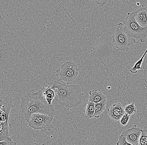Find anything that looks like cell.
Wrapping results in <instances>:
<instances>
[{
    "label": "cell",
    "instance_id": "cell-1",
    "mask_svg": "<svg viewBox=\"0 0 147 145\" xmlns=\"http://www.w3.org/2000/svg\"><path fill=\"white\" fill-rule=\"evenodd\" d=\"M20 107L28 123L34 114H42L53 118L55 115L54 106L47 102L41 89L34 93L25 94L21 98Z\"/></svg>",
    "mask_w": 147,
    "mask_h": 145
},
{
    "label": "cell",
    "instance_id": "cell-2",
    "mask_svg": "<svg viewBox=\"0 0 147 145\" xmlns=\"http://www.w3.org/2000/svg\"><path fill=\"white\" fill-rule=\"evenodd\" d=\"M51 88L55 92V100L62 106L75 108L81 104L84 94L78 84H66L55 81Z\"/></svg>",
    "mask_w": 147,
    "mask_h": 145
},
{
    "label": "cell",
    "instance_id": "cell-3",
    "mask_svg": "<svg viewBox=\"0 0 147 145\" xmlns=\"http://www.w3.org/2000/svg\"><path fill=\"white\" fill-rule=\"evenodd\" d=\"M135 16V11L127 13L124 22L125 30L136 40L145 43L147 40V26H141L137 22Z\"/></svg>",
    "mask_w": 147,
    "mask_h": 145
},
{
    "label": "cell",
    "instance_id": "cell-4",
    "mask_svg": "<svg viewBox=\"0 0 147 145\" xmlns=\"http://www.w3.org/2000/svg\"><path fill=\"white\" fill-rule=\"evenodd\" d=\"M112 43L119 52H125L128 51L129 47L136 43L133 38L126 32L125 24L119 23L117 25L114 34L112 36Z\"/></svg>",
    "mask_w": 147,
    "mask_h": 145
},
{
    "label": "cell",
    "instance_id": "cell-5",
    "mask_svg": "<svg viewBox=\"0 0 147 145\" xmlns=\"http://www.w3.org/2000/svg\"><path fill=\"white\" fill-rule=\"evenodd\" d=\"M80 69L76 63L71 60H68L62 64L60 69L57 70L59 77L58 81H62L67 84L74 81L80 74Z\"/></svg>",
    "mask_w": 147,
    "mask_h": 145
},
{
    "label": "cell",
    "instance_id": "cell-6",
    "mask_svg": "<svg viewBox=\"0 0 147 145\" xmlns=\"http://www.w3.org/2000/svg\"><path fill=\"white\" fill-rule=\"evenodd\" d=\"M53 118L46 115L34 114L30 118L28 125L35 130H41L42 132L50 131L53 127L51 123Z\"/></svg>",
    "mask_w": 147,
    "mask_h": 145
},
{
    "label": "cell",
    "instance_id": "cell-7",
    "mask_svg": "<svg viewBox=\"0 0 147 145\" xmlns=\"http://www.w3.org/2000/svg\"><path fill=\"white\" fill-rule=\"evenodd\" d=\"M15 106L10 98L3 96L0 100V117L1 123H9V117L11 110Z\"/></svg>",
    "mask_w": 147,
    "mask_h": 145
},
{
    "label": "cell",
    "instance_id": "cell-8",
    "mask_svg": "<svg viewBox=\"0 0 147 145\" xmlns=\"http://www.w3.org/2000/svg\"><path fill=\"white\" fill-rule=\"evenodd\" d=\"M142 129L136 125L123 131L121 135L126 138L127 142L133 145H138Z\"/></svg>",
    "mask_w": 147,
    "mask_h": 145
},
{
    "label": "cell",
    "instance_id": "cell-9",
    "mask_svg": "<svg viewBox=\"0 0 147 145\" xmlns=\"http://www.w3.org/2000/svg\"><path fill=\"white\" fill-rule=\"evenodd\" d=\"M108 116L115 121H120L125 113V108L120 102L114 104L107 111Z\"/></svg>",
    "mask_w": 147,
    "mask_h": 145
},
{
    "label": "cell",
    "instance_id": "cell-10",
    "mask_svg": "<svg viewBox=\"0 0 147 145\" xmlns=\"http://www.w3.org/2000/svg\"><path fill=\"white\" fill-rule=\"evenodd\" d=\"M136 13V20L138 23L142 27L147 26V5H142Z\"/></svg>",
    "mask_w": 147,
    "mask_h": 145
},
{
    "label": "cell",
    "instance_id": "cell-11",
    "mask_svg": "<svg viewBox=\"0 0 147 145\" xmlns=\"http://www.w3.org/2000/svg\"><path fill=\"white\" fill-rule=\"evenodd\" d=\"M11 126L9 123H0V141H13L11 138Z\"/></svg>",
    "mask_w": 147,
    "mask_h": 145
},
{
    "label": "cell",
    "instance_id": "cell-12",
    "mask_svg": "<svg viewBox=\"0 0 147 145\" xmlns=\"http://www.w3.org/2000/svg\"><path fill=\"white\" fill-rule=\"evenodd\" d=\"M89 98L88 101L96 104L107 100L106 97L104 94L101 92L95 90H93L89 92Z\"/></svg>",
    "mask_w": 147,
    "mask_h": 145
},
{
    "label": "cell",
    "instance_id": "cell-13",
    "mask_svg": "<svg viewBox=\"0 0 147 145\" xmlns=\"http://www.w3.org/2000/svg\"><path fill=\"white\" fill-rule=\"evenodd\" d=\"M43 91V95L47 102L49 105H52V101L55 99V92L51 88L50 85H49L47 88H42L41 89Z\"/></svg>",
    "mask_w": 147,
    "mask_h": 145
},
{
    "label": "cell",
    "instance_id": "cell-14",
    "mask_svg": "<svg viewBox=\"0 0 147 145\" xmlns=\"http://www.w3.org/2000/svg\"><path fill=\"white\" fill-rule=\"evenodd\" d=\"M84 113L85 118L87 120L94 118L95 113V103L88 101Z\"/></svg>",
    "mask_w": 147,
    "mask_h": 145
},
{
    "label": "cell",
    "instance_id": "cell-15",
    "mask_svg": "<svg viewBox=\"0 0 147 145\" xmlns=\"http://www.w3.org/2000/svg\"><path fill=\"white\" fill-rule=\"evenodd\" d=\"M107 100L103 101L101 102L95 104V118L100 117L101 115L103 113L106 108Z\"/></svg>",
    "mask_w": 147,
    "mask_h": 145
},
{
    "label": "cell",
    "instance_id": "cell-16",
    "mask_svg": "<svg viewBox=\"0 0 147 145\" xmlns=\"http://www.w3.org/2000/svg\"><path fill=\"white\" fill-rule=\"evenodd\" d=\"M147 54V48L144 52V54L142 57L140 58V59L139 60H138L134 66L130 69V72H131L132 74H136L137 73L138 70H141L142 69V64L143 62V60H144V58L146 56V55Z\"/></svg>",
    "mask_w": 147,
    "mask_h": 145
},
{
    "label": "cell",
    "instance_id": "cell-17",
    "mask_svg": "<svg viewBox=\"0 0 147 145\" xmlns=\"http://www.w3.org/2000/svg\"><path fill=\"white\" fill-rule=\"evenodd\" d=\"M136 108L134 103L127 105L125 108V113L130 115L134 114H136Z\"/></svg>",
    "mask_w": 147,
    "mask_h": 145
},
{
    "label": "cell",
    "instance_id": "cell-18",
    "mask_svg": "<svg viewBox=\"0 0 147 145\" xmlns=\"http://www.w3.org/2000/svg\"><path fill=\"white\" fill-rule=\"evenodd\" d=\"M138 145H147V130H142Z\"/></svg>",
    "mask_w": 147,
    "mask_h": 145
},
{
    "label": "cell",
    "instance_id": "cell-19",
    "mask_svg": "<svg viewBox=\"0 0 147 145\" xmlns=\"http://www.w3.org/2000/svg\"><path fill=\"white\" fill-rule=\"evenodd\" d=\"M131 115L125 113L123 115L120 120V124L122 126H125L128 124Z\"/></svg>",
    "mask_w": 147,
    "mask_h": 145
},
{
    "label": "cell",
    "instance_id": "cell-20",
    "mask_svg": "<svg viewBox=\"0 0 147 145\" xmlns=\"http://www.w3.org/2000/svg\"><path fill=\"white\" fill-rule=\"evenodd\" d=\"M116 144L117 145H133L127 142L126 138L121 135H120L118 138V140Z\"/></svg>",
    "mask_w": 147,
    "mask_h": 145
},
{
    "label": "cell",
    "instance_id": "cell-21",
    "mask_svg": "<svg viewBox=\"0 0 147 145\" xmlns=\"http://www.w3.org/2000/svg\"><path fill=\"white\" fill-rule=\"evenodd\" d=\"M16 143L13 141H0V145H16Z\"/></svg>",
    "mask_w": 147,
    "mask_h": 145
},
{
    "label": "cell",
    "instance_id": "cell-22",
    "mask_svg": "<svg viewBox=\"0 0 147 145\" xmlns=\"http://www.w3.org/2000/svg\"><path fill=\"white\" fill-rule=\"evenodd\" d=\"M107 2V1H97V4L103 6L105 4H106Z\"/></svg>",
    "mask_w": 147,
    "mask_h": 145
}]
</instances>
